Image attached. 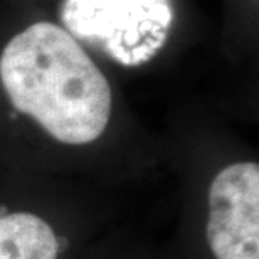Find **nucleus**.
I'll return each instance as SVG.
<instances>
[{
  "label": "nucleus",
  "mask_w": 259,
  "mask_h": 259,
  "mask_svg": "<svg viewBox=\"0 0 259 259\" xmlns=\"http://www.w3.org/2000/svg\"><path fill=\"white\" fill-rule=\"evenodd\" d=\"M58 236L30 212L0 215V259H58Z\"/></svg>",
  "instance_id": "nucleus-3"
},
{
  "label": "nucleus",
  "mask_w": 259,
  "mask_h": 259,
  "mask_svg": "<svg viewBox=\"0 0 259 259\" xmlns=\"http://www.w3.org/2000/svg\"><path fill=\"white\" fill-rule=\"evenodd\" d=\"M0 82L15 110L61 143H93L110 123L106 76L67 30L49 20L29 24L7 40Z\"/></svg>",
  "instance_id": "nucleus-1"
},
{
  "label": "nucleus",
  "mask_w": 259,
  "mask_h": 259,
  "mask_svg": "<svg viewBox=\"0 0 259 259\" xmlns=\"http://www.w3.org/2000/svg\"><path fill=\"white\" fill-rule=\"evenodd\" d=\"M207 242L215 259H259L257 163H232L212 180Z\"/></svg>",
  "instance_id": "nucleus-2"
}]
</instances>
